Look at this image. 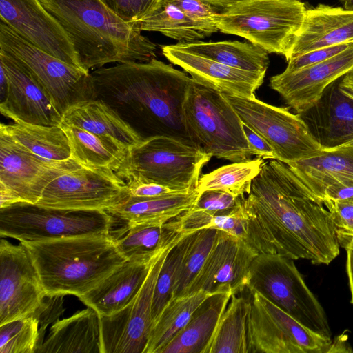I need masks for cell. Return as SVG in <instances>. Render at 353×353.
<instances>
[{"label": "cell", "instance_id": "obj_1", "mask_svg": "<svg viewBox=\"0 0 353 353\" xmlns=\"http://www.w3.org/2000/svg\"><path fill=\"white\" fill-rule=\"evenodd\" d=\"M241 205L245 240L259 254L328 265L339 254L329 210L315 199L288 164L264 162Z\"/></svg>", "mask_w": 353, "mask_h": 353}, {"label": "cell", "instance_id": "obj_2", "mask_svg": "<svg viewBox=\"0 0 353 353\" xmlns=\"http://www.w3.org/2000/svg\"><path fill=\"white\" fill-rule=\"evenodd\" d=\"M90 73L97 98L142 140L166 136L197 147L185 121L184 103L192 80L185 72L152 59L101 67Z\"/></svg>", "mask_w": 353, "mask_h": 353}, {"label": "cell", "instance_id": "obj_3", "mask_svg": "<svg viewBox=\"0 0 353 353\" xmlns=\"http://www.w3.org/2000/svg\"><path fill=\"white\" fill-rule=\"evenodd\" d=\"M40 1L66 32L87 72L108 63L148 62L156 57V45L101 0Z\"/></svg>", "mask_w": 353, "mask_h": 353}, {"label": "cell", "instance_id": "obj_4", "mask_svg": "<svg viewBox=\"0 0 353 353\" xmlns=\"http://www.w3.org/2000/svg\"><path fill=\"white\" fill-rule=\"evenodd\" d=\"M21 243L48 296L79 298L128 261L110 233Z\"/></svg>", "mask_w": 353, "mask_h": 353}, {"label": "cell", "instance_id": "obj_5", "mask_svg": "<svg viewBox=\"0 0 353 353\" xmlns=\"http://www.w3.org/2000/svg\"><path fill=\"white\" fill-rule=\"evenodd\" d=\"M301 0H243L218 13L219 30L245 38L288 61L306 10Z\"/></svg>", "mask_w": 353, "mask_h": 353}, {"label": "cell", "instance_id": "obj_6", "mask_svg": "<svg viewBox=\"0 0 353 353\" xmlns=\"http://www.w3.org/2000/svg\"><path fill=\"white\" fill-rule=\"evenodd\" d=\"M184 117L193 141L206 153L232 163L250 159L243 122L222 92L192 78Z\"/></svg>", "mask_w": 353, "mask_h": 353}, {"label": "cell", "instance_id": "obj_7", "mask_svg": "<svg viewBox=\"0 0 353 353\" xmlns=\"http://www.w3.org/2000/svg\"><path fill=\"white\" fill-rule=\"evenodd\" d=\"M246 289L250 293L260 294L312 332L331 339L324 309L305 284L293 259L259 254L250 268Z\"/></svg>", "mask_w": 353, "mask_h": 353}, {"label": "cell", "instance_id": "obj_8", "mask_svg": "<svg viewBox=\"0 0 353 353\" xmlns=\"http://www.w3.org/2000/svg\"><path fill=\"white\" fill-rule=\"evenodd\" d=\"M212 157L202 149L172 137H152L130 149L116 174L123 181L139 176L188 192L196 188L202 168Z\"/></svg>", "mask_w": 353, "mask_h": 353}, {"label": "cell", "instance_id": "obj_9", "mask_svg": "<svg viewBox=\"0 0 353 353\" xmlns=\"http://www.w3.org/2000/svg\"><path fill=\"white\" fill-rule=\"evenodd\" d=\"M113 217L105 210H74L19 202L0 208V236L37 241L110 233Z\"/></svg>", "mask_w": 353, "mask_h": 353}, {"label": "cell", "instance_id": "obj_10", "mask_svg": "<svg viewBox=\"0 0 353 353\" xmlns=\"http://www.w3.org/2000/svg\"><path fill=\"white\" fill-rule=\"evenodd\" d=\"M0 49L10 53L28 67L62 117L74 106L97 99L90 72L35 47L1 21Z\"/></svg>", "mask_w": 353, "mask_h": 353}, {"label": "cell", "instance_id": "obj_11", "mask_svg": "<svg viewBox=\"0 0 353 353\" xmlns=\"http://www.w3.org/2000/svg\"><path fill=\"white\" fill-rule=\"evenodd\" d=\"M223 94L241 121L270 144L275 159L289 163L310 158L323 150L299 113L268 104L255 96Z\"/></svg>", "mask_w": 353, "mask_h": 353}, {"label": "cell", "instance_id": "obj_12", "mask_svg": "<svg viewBox=\"0 0 353 353\" xmlns=\"http://www.w3.org/2000/svg\"><path fill=\"white\" fill-rule=\"evenodd\" d=\"M248 353H328L332 339L309 330L257 292L250 293Z\"/></svg>", "mask_w": 353, "mask_h": 353}, {"label": "cell", "instance_id": "obj_13", "mask_svg": "<svg viewBox=\"0 0 353 353\" xmlns=\"http://www.w3.org/2000/svg\"><path fill=\"white\" fill-rule=\"evenodd\" d=\"M125 182L114 172L82 166L52 181L37 204L74 210H105L124 195Z\"/></svg>", "mask_w": 353, "mask_h": 353}, {"label": "cell", "instance_id": "obj_14", "mask_svg": "<svg viewBox=\"0 0 353 353\" xmlns=\"http://www.w3.org/2000/svg\"><path fill=\"white\" fill-rule=\"evenodd\" d=\"M176 245L158 256L141 290L126 307L112 315L100 316L101 353H143L152 325L157 280L167 254Z\"/></svg>", "mask_w": 353, "mask_h": 353}, {"label": "cell", "instance_id": "obj_15", "mask_svg": "<svg viewBox=\"0 0 353 353\" xmlns=\"http://www.w3.org/2000/svg\"><path fill=\"white\" fill-rule=\"evenodd\" d=\"M81 167L73 158L52 161L39 157L0 130V185L20 202L37 203L52 181Z\"/></svg>", "mask_w": 353, "mask_h": 353}, {"label": "cell", "instance_id": "obj_16", "mask_svg": "<svg viewBox=\"0 0 353 353\" xmlns=\"http://www.w3.org/2000/svg\"><path fill=\"white\" fill-rule=\"evenodd\" d=\"M31 257L19 242L0 241V325L32 314L46 297Z\"/></svg>", "mask_w": 353, "mask_h": 353}, {"label": "cell", "instance_id": "obj_17", "mask_svg": "<svg viewBox=\"0 0 353 353\" xmlns=\"http://www.w3.org/2000/svg\"><path fill=\"white\" fill-rule=\"evenodd\" d=\"M0 21L35 47L81 68L68 34L40 0H0Z\"/></svg>", "mask_w": 353, "mask_h": 353}, {"label": "cell", "instance_id": "obj_18", "mask_svg": "<svg viewBox=\"0 0 353 353\" xmlns=\"http://www.w3.org/2000/svg\"><path fill=\"white\" fill-rule=\"evenodd\" d=\"M0 64L7 76L6 94L0 99L1 113L13 121L48 126L61 125L62 117L28 67L1 49Z\"/></svg>", "mask_w": 353, "mask_h": 353}, {"label": "cell", "instance_id": "obj_19", "mask_svg": "<svg viewBox=\"0 0 353 353\" xmlns=\"http://www.w3.org/2000/svg\"><path fill=\"white\" fill-rule=\"evenodd\" d=\"M258 254L246 240L220 231L214 247L184 294L231 290L237 294L246 289L250 268Z\"/></svg>", "mask_w": 353, "mask_h": 353}, {"label": "cell", "instance_id": "obj_20", "mask_svg": "<svg viewBox=\"0 0 353 353\" xmlns=\"http://www.w3.org/2000/svg\"><path fill=\"white\" fill-rule=\"evenodd\" d=\"M353 69V46L322 62L273 76L270 86L297 113L311 108L333 82Z\"/></svg>", "mask_w": 353, "mask_h": 353}, {"label": "cell", "instance_id": "obj_21", "mask_svg": "<svg viewBox=\"0 0 353 353\" xmlns=\"http://www.w3.org/2000/svg\"><path fill=\"white\" fill-rule=\"evenodd\" d=\"M161 50L170 63L183 68L192 79L222 92L241 97H253L263 82V74L226 65L189 52L177 44L163 46Z\"/></svg>", "mask_w": 353, "mask_h": 353}, {"label": "cell", "instance_id": "obj_22", "mask_svg": "<svg viewBox=\"0 0 353 353\" xmlns=\"http://www.w3.org/2000/svg\"><path fill=\"white\" fill-rule=\"evenodd\" d=\"M339 79L331 83L311 108L299 113L323 150L353 139V99L340 90Z\"/></svg>", "mask_w": 353, "mask_h": 353}, {"label": "cell", "instance_id": "obj_23", "mask_svg": "<svg viewBox=\"0 0 353 353\" xmlns=\"http://www.w3.org/2000/svg\"><path fill=\"white\" fill-rule=\"evenodd\" d=\"M345 43H353V10L320 3L306 9L290 59Z\"/></svg>", "mask_w": 353, "mask_h": 353}, {"label": "cell", "instance_id": "obj_24", "mask_svg": "<svg viewBox=\"0 0 353 353\" xmlns=\"http://www.w3.org/2000/svg\"><path fill=\"white\" fill-rule=\"evenodd\" d=\"M110 234L119 252L128 260L150 263L164 250L192 233L182 230L176 218L161 225L119 224Z\"/></svg>", "mask_w": 353, "mask_h": 353}, {"label": "cell", "instance_id": "obj_25", "mask_svg": "<svg viewBox=\"0 0 353 353\" xmlns=\"http://www.w3.org/2000/svg\"><path fill=\"white\" fill-rule=\"evenodd\" d=\"M155 260L150 263L127 261L79 299L100 316L121 310L137 296Z\"/></svg>", "mask_w": 353, "mask_h": 353}, {"label": "cell", "instance_id": "obj_26", "mask_svg": "<svg viewBox=\"0 0 353 353\" xmlns=\"http://www.w3.org/2000/svg\"><path fill=\"white\" fill-rule=\"evenodd\" d=\"M201 193L195 188L189 192L150 199H137L125 194L105 211L119 224L161 225L192 208Z\"/></svg>", "mask_w": 353, "mask_h": 353}, {"label": "cell", "instance_id": "obj_27", "mask_svg": "<svg viewBox=\"0 0 353 353\" xmlns=\"http://www.w3.org/2000/svg\"><path fill=\"white\" fill-rule=\"evenodd\" d=\"M101 353L99 314L92 307L54 322L36 353Z\"/></svg>", "mask_w": 353, "mask_h": 353}, {"label": "cell", "instance_id": "obj_28", "mask_svg": "<svg viewBox=\"0 0 353 353\" xmlns=\"http://www.w3.org/2000/svg\"><path fill=\"white\" fill-rule=\"evenodd\" d=\"M286 164L310 194L323 203L327 187L353 183V148L323 150L310 158Z\"/></svg>", "mask_w": 353, "mask_h": 353}, {"label": "cell", "instance_id": "obj_29", "mask_svg": "<svg viewBox=\"0 0 353 353\" xmlns=\"http://www.w3.org/2000/svg\"><path fill=\"white\" fill-rule=\"evenodd\" d=\"M232 294L226 290L205 299L160 353H204Z\"/></svg>", "mask_w": 353, "mask_h": 353}, {"label": "cell", "instance_id": "obj_30", "mask_svg": "<svg viewBox=\"0 0 353 353\" xmlns=\"http://www.w3.org/2000/svg\"><path fill=\"white\" fill-rule=\"evenodd\" d=\"M70 145L72 157L80 165L115 174L126 160L130 149L124 143L72 125H61Z\"/></svg>", "mask_w": 353, "mask_h": 353}, {"label": "cell", "instance_id": "obj_31", "mask_svg": "<svg viewBox=\"0 0 353 353\" xmlns=\"http://www.w3.org/2000/svg\"><path fill=\"white\" fill-rule=\"evenodd\" d=\"M62 121L90 132L114 139L132 148L142 139L103 100L97 98L70 109Z\"/></svg>", "mask_w": 353, "mask_h": 353}, {"label": "cell", "instance_id": "obj_32", "mask_svg": "<svg viewBox=\"0 0 353 353\" xmlns=\"http://www.w3.org/2000/svg\"><path fill=\"white\" fill-rule=\"evenodd\" d=\"M176 44L189 52L245 71L265 74L269 65L268 53L250 42L196 41Z\"/></svg>", "mask_w": 353, "mask_h": 353}, {"label": "cell", "instance_id": "obj_33", "mask_svg": "<svg viewBox=\"0 0 353 353\" xmlns=\"http://www.w3.org/2000/svg\"><path fill=\"white\" fill-rule=\"evenodd\" d=\"M0 130L32 153L52 161L72 157L69 140L61 126L41 125L19 121L1 123Z\"/></svg>", "mask_w": 353, "mask_h": 353}, {"label": "cell", "instance_id": "obj_34", "mask_svg": "<svg viewBox=\"0 0 353 353\" xmlns=\"http://www.w3.org/2000/svg\"><path fill=\"white\" fill-rule=\"evenodd\" d=\"M214 294L199 290L171 297L152 323L143 353H160L186 325L195 310Z\"/></svg>", "mask_w": 353, "mask_h": 353}, {"label": "cell", "instance_id": "obj_35", "mask_svg": "<svg viewBox=\"0 0 353 353\" xmlns=\"http://www.w3.org/2000/svg\"><path fill=\"white\" fill-rule=\"evenodd\" d=\"M232 295L204 353H248L250 298Z\"/></svg>", "mask_w": 353, "mask_h": 353}, {"label": "cell", "instance_id": "obj_36", "mask_svg": "<svg viewBox=\"0 0 353 353\" xmlns=\"http://www.w3.org/2000/svg\"><path fill=\"white\" fill-rule=\"evenodd\" d=\"M132 25L141 32H159L181 43L199 41L209 35L203 26L190 19L170 0H161L154 12Z\"/></svg>", "mask_w": 353, "mask_h": 353}, {"label": "cell", "instance_id": "obj_37", "mask_svg": "<svg viewBox=\"0 0 353 353\" xmlns=\"http://www.w3.org/2000/svg\"><path fill=\"white\" fill-rule=\"evenodd\" d=\"M264 162L258 157L221 166L201 176L196 188L200 192L219 190L236 197L248 194Z\"/></svg>", "mask_w": 353, "mask_h": 353}, {"label": "cell", "instance_id": "obj_38", "mask_svg": "<svg viewBox=\"0 0 353 353\" xmlns=\"http://www.w3.org/2000/svg\"><path fill=\"white\" fill-rule=\"evenodd\" d=\"M220 231L203 229L188 236V244L176 272L172 297L184 294L203 266Z\"/></svg>", "mask_w": 353, "mask_h": 353}, {"label": "cell", "instance_id": "obj_39", "mask_svg": "<svg viewBox=\"0 0 353 353\" xmlns=\"http://www.w3.org/2000/svg\"><path fill=\"white\" fill-rule=\"evenodd\" d=\"M242 196L230 210L211 213L191 208L176 217L182 230L194 232L203 229H215L245 240L246 231L241 205Z\"/></svg>", "mask_w": 353, "mask_h": 353}, {"label": "cell", "instance_id": "obj_40", "mask_svg": "<svg viewBox=\"0 0 353 353\" xmlns=\"http://www.w3.org/2000/svg\"><path fill=\"white\" fill-rule=\"evenodd\" d=\"M39 343V321L34 314L0 325V353H36Z\"/></svg>", "mask_w": 353, "mask_h": 353}, {"label": "cell", "instance_id": "obj_41", "mask_svg": "<svg viewBox=\"0 0 353 353\" xmlns=\"http://www.w3.org/2000/svg\"><path fill=\"white\" fill-rule=\"evenodd\" d=\"M189 235L184 237L169 251L161 268L153 296L152 323L172 297L176 272L186 248Z\"/></svg>", "mask_w": 353, "mask_h": 353}, {"label": "cell", "instance_id": "obj_42", "mask_svg": "<svg viewBox=\"0 0 353 353\" xmlns=\"http://www.w3.org/2000/svg\"><path fill=\"white\" fill-rule=\"evenodd\" d=\"M123 21L134 23L142 20L159 5L161 0H101Z\"/></svg>", "mask_w": 353, "mask_h": 353}, {"label": "cell", "instance_id": "obj_43", "mask_svg": "<svg viewBox=\"0 0 353 353\" xmlns=\"http://www.w3.org/2000/svg\"><path fill=\"white\" fill-rule=\"evenodd\" d=\"M194 21L203 26L210 35L219 31L214 19L219 12L201 0H170Z\"/></svg>", "mask_w": 353, "mask_h": 353}, {"label": "cell", "instance_id": "obj_44", "mask_svg": "<svg viewBox=\"0 0 353 353\" xmlns=\"http://www.w3.org/2000/svg\"><path fill=\"white\" fill-rule=\"evenodd\" d=\"M183 192H185L173 190L139 176H130L125 182V194L132 198L150 199Z\"/></svg>", "mask_w": 353, "mask_h": 353}, {"label": "cell", "instance_id": "obj_45", "mask_svg": "<svg viewBox=\"0 0 353 353\" xmlns=\"http://www.w3.org/2000/svg\"><path fill=\"white\" fill-rule=\"evenodd\" d=\"M353 46V43H345L318 48L288 61L286 72H292L300 68L327 60Z\"/></svg>", "mask_w": 353, "mask_h": 353}, {"label": "cell", "instance_id": "obj_46", "mask_svg": "<svg viewBox=\"0 0 353 353\" xmlns=\"http://www.w3.org/2000/svg\"><path fill=\"white\" fill-rule=\"evenodd\" d=\"M239 196L219 190H206L201 193L196 204L192 208L211 213L228 211L238 203Z\"/></svg>", "mask_w": 353, "mask_h": 353}, {"label": "cell", "instance_id": "obj_47", "mask_svg": "<svg viewBox=\"0 0 353 353\" xmlns=\"http://www.w3.org/2000/svg\"><path fill=\"white\" fill-rule=\"evenodd\" d=\"M64 296H46L39 307L32 314L39 321V343L44 341V333L50 323H54L59 319L64 312L63 307ZM38 346V347H39Z\"/></svg>", "mask_w": 353, "mask_h": 353}, {"label": "cell", "instance_id": "obj_48", "mask_svg": "<svg viewBox=\"0 0 353 353\" xmlns=\"http://www.w3.org/2000/svg\"><path fill=\"white\" fill-rule=\"evenodd\" d=\"M329 210L336 229L353 233V203L325 201L323 203Z\"/></svg>", "mask_w": 353, "mask_h": 353}, {"label": "cell", "instance_id": "obj_49", "mask_svg": "<svg viewBox=\"0 0 353 353\" xmlns=\"http://www.w3.org/2000/svg\"><path fill=\"white\" fill-rule=\"evenodd\" d=\"M243 128L247 139L248 148L252 155L257 156L263 159H275V155L272 147L262 137L243 123Z\"/></svg>", "mask_w": 353, "mask_h": 353}, {"label": "cell", "instance_id": "obj_50", "mask_svg": "<svg viewBox=\"0 0 353 353\" xmlns=\"http://www.w3.org/2000/svg\"><path fill=\"white\" fill-rule=\"evenodd\" d=\"M353 203V183H338L329 185L324 192V201Z\"/></svg>", "mask_w": 353, "mask_h": 353}, {"label": "cell", "instance_id": "obj_51", "mask_svg": "<svg viewBox=\"0 0 353 353\" xmlns=\"http://www.w3.org/2000/svg\"><path fill=\"white\" fill-rule=\"evenodd\" d=\"M339 88L344 94L353 99V69L339 79Z\"/></svg>", "mask_w": 353, "mask_h": 353}, {"label": "cell", "instance_id": "obj_52", "mask_svg": "<svg viewBox=\"0 0 353 353\" xmlns=\"http://www.w3.org/2000/svg\"><path fill=\"white\" fill-rule=\"evenodd\" d=\"M336 236L340 246L353 250V233L336 229Z\"/></svg>", "mask_w": 353, "mask_h": 353}, {"label": "cell", "instance_id": "obj_53", "mask_svg": "<svg viewBox=\"0 0 353 353\" xmlns=\"http://www.w3.org/2000/svg\"><path fill=\"white\" fill-rule=\"evenodd\" d=\"M347 252L346 270L351 293V303L353 305V250L345 249Z\"/></svg>", "mask_w": 353, "mask_h": 353}, {"label": "cell", "instance_id": "obj_54", "mask_svg": "<svg viewBox=\"0 0 353 353\" xmlns=\"http://www.w3.org/2000/svg\"><path fill=\"white\" fill-rule=\"evenodd\" d=\"M347 346H349L348 343H346L342 336H341L332 341L330 352H350L347 349Z\"/></svg>", "mask_w": 353, "mask_h": 353}, {"label": "cell", "instance_id": "obj_55", "mask_svg": "<svg viewBox=\"0 0 353 353\" xmlns=\"http://www.w3.org/2000/svg\"><path fill=\"white\" fill-rule=\"evenodd\" d=\"M212 6L226 8L243 0H201Z\"/></svg>", "mask_w": 353, "mask_h": 353}, {"label": "cell", "instance_id": "obj_56", "mask_svg": "<svg viewBox=\"0 0 353 353\" xmlns=\"http://www.w3.org/2000/svg\"><path fill=\"white\" fill-rule=\"evenodd\" d=\"M7 88V76L2 65L0 64V99H3Z\"/></svg>", "mask_w": 353, "mask_h": 353}, {"label": "cell", "instance_id": "obj_57", "mask_svg": "<svg viewBox=\"0 0 353 353\" xmlns=\"http://www.w3.org/2000/svg\"><path fill=\"white\" fill-rule=\"evenodd\" d=\"M341 2L345 9L353 10V0H341Z\"/></svg>", "mask_w": 353, "mask_h": 353}, {"label": "cell", "instance_id": "obj_58", "mask_svg": "<svg viewBox=\"0 0 353 353\" xmlns=\"http://www.w3.org/2000/svg\"><path fill=\"white\" fill-rule=\"evenodd\" d=\"M353 148V139L335 148Z\"/></svg>", "mask_w": 353, "mask_h": 353}]
</instances>
